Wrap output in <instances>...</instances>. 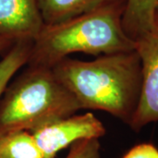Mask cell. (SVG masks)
Masks as SVG:
<instances>
[{"label": "cell", "mask_w": 158, "mask_h": 158, "mask_svg": "<svg viewBox=\"0 0 158 158\" xmlns=\"http://www.w3.org/2000/svg\"><path fill=\"white\" fill-rule=\"evenodd\" d=\"M158 0H127L122 25L125 33L135 42L152 28Z\"/></svg>", "instance_id": "cell-8"}, {"label": "cell", "mask_w": 158, "mask_h": 158, "mask_svg": "<svg viewBox=\"0 0 158 158\" xmlns=\"http://www.w3.org/2000/svg\"><path fill=\"white\" fill-rule=\"evenodd\" d=\"M65 158H102L99 139H85L70 146Z\"/></svg>", "instance_id": "cell-11"}, {"label": "cell", "mask_w": 158, "mask_h": 158, "mask_svg": "<svg viewBox=\"0 0 158 158\" xmlns=\"http://www.w3.org/2000/svg\"><path fill=\"white\" fill-rule=\"evenodd\" d=\"M157 11H158V5H157Z\"/></svg>", "instance_id": "cell-14"}, {"label": "cell", "mask_w": 158, "mask_h": 158, "mask_svg": "<svg viewBox=\"0 0 158 158\" xmlns=\"http://www.w3.org/2000/svg\"><path fill=\"white\" fill-rule=\"evenodd\" d=\"M52 70L80 109L106 112L129 127L142 85L141 59L135 49L104 55L93 61L66 57Z\"/></svg>", "instance_id": "cell-1"}, {"label": "cell", "mask_w": 158, "mask_h": 158, "mask_svg": "<svg viewBox=\"0 0 158 158\" xmlns=\"http://www.w3.org/2000/svg\"><path fill=\"white\" fill-rule=\"evenodd\" d=\"M126 3L104 6L55 25H44L33 41L28 66L52 69L74 53L100 56L135 49L125 33Z\"/></svg>", "instance_id": "cell-2"}, {"label": "cell", "mask_w": 158, "mask_h": 158, "mask_svg": "<svg viewBox=\"0 0 158 158\" xmlns=\"http://www.w3.org/2000/svg\"><path fill=\"white\" fill-rule=\"evenodd\" d=\"M0 158H45L33 134L26 130L0 135Z\"/></svg>", "instance_id": "cell-9"}, {"label": "cell", "mask_w": 158, "mask_h": 158, "mask_svg": "<svg viewBox=\"0 0 158 158\" xmlns=\"http://www.w3.org/2000/svg\"><path fill=\"white\" fill-rule=\"evenodd\" d=\"M33 41L30 40H18L0 61V97L6 90L11 77L19 69L27 64Z\"/></svg>", "instance_id": "cell-10"}, {"label": "cell", "mask_w": 158, "mask_h": 158, "mask_svg": "<svg viewBox=\"0 0 158 158\" xmlns=\"http://www.w3.org/2000/svg\"><path fill=\"white\" fill-rule=\"evenodd\" d=\"M45 158H55L57 153L76 141L99 139L106 128L92 113L60 118L32 132Z\"/></svg>", "instance_id": "cell-5"}, {"label": "cell", "mask_w": 158, "mask_h": 158, "mask_svg": "<svg viewBox=\"0 0 158 158\" xmlns=\"http://www.w3.org/2000/svg\"><path fill=\"white\" fill-rule=\"evenodd\" d=\"M142 69L140 102L129 127L139 133L148 125L158 122V11L152 28L135 41Z\"/></svg>", "instance_id": "cell-4"}, {"label": "cell", "mask_w": 158, "mask_h": 158, "mask_svg": "<svg viewBox=\"0 0 158 158\" xmlns=\"http://www.w3.org/2000/svg\"><path fill=\"white\" fill-rule=\"evenodd\" d=\"M121 158H158V148L151 142H142L132 147Z\"/></svg>", "instance_id": "cell-12"}, {"label": "cell", "mask_w": 158, "mask_h": 158, "mask_svg": "<svg viewBox=\"0 0 158 158\" xmlns=\"http://www.w3.org/2000/svg\"><path fill=\"white\" fill-rule=\"evenodd\" d=\"M78 110V103L52 69L28 66L0 104V135L18 130L32 133Z\"/></svg>", "instance_id": "cell-3"}, {"label": "cell", "mask_w": 158, "mask_h": 158, "mask_svg": "<svg viewBox=\"0 0 158 158\" xmlns=\"http://www.w3.org/2000/svg\"><path fill=\"white\" fill-rule=\"evenodd\" d=\"M127 0H38L44 25H55Z\"/></svg>", "instance_id": "cell-7"}, {"label": "cell", "mask_w": 158, "mask_h": 158, "mask_svg": "<svg viewBox=\"0 0 158 158\" xmlns=\"http://www.w3.org/2000/svg\"><path fill=\"white\" fill-rule=\"evenodd\" d=\"M15 42H16L15 40L10 39V38L0 36V53L8 48H11Z\"/></svg>", "instance_id": "cell-13"}, {"label": "cell", "mask_w": 158, "mask_h": 158, "mask_svg": "<svg viewBox=\"0 0 158 158\" xmlns=\"http://www.w3.org/2000/svg\"><path fill=\"white\" fill-rule=\"evenodd\" d=\"M43 27L38 0H0V36L34 40Z\"/></svg>", "instance_id": "cell-6"}]
</instances>
